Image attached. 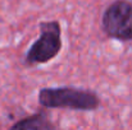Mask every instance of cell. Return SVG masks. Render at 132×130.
<instances>
[{"label": "cell", "instance_id": "6da1fadb", "mask_svg": "<svg viewBox=\"0 0 132 130\" xmlns=\"http://www.w3.org/2000/svg\"><path fill=\"white\" fill-rule=\"evenodd\" d=\"M37 99L44 108H69L75 111H95L101 105L96 92L71 86L41 88Z\"/></svg>", "mask_w": 132, "mask_h": 130}, {"label": "cell", "instance_id": "7a4b0ae2", "mask_svg": "<svg viewBox=\"0 0 132 130\" xmlns=\"http://www.w3.org/2000/svg\"><path fill=\"white\" fill-rule=\"evenodd\" d=\"M39 38L30 46L24 55L28 66L41 65L55 59L62 50V26L58 21H43L39 24Z\"/></svg>", "mask_w": 132, "mask_h": 130}, {"label": "cell", "instance_id": "3957f363", "mask_svg": "<svg viewBox=\"0 0 132 130\" xmlns=\"http://www.w3.org/2000/svg\"><path fill=\"white\" fill-rule=\"evenodd\" d=\"M103 32L117 41H132V1L114 0L101 17Z\"/></svg>", "mask_w": 132, "mask_h": 130}, {"label": "cell", "instance_id": "277c9868", "mask_svg": "<svg viewBox=\"0 0 132 130\" xmlns=\"http://www.w3.org/2000/svg\"><path fill=\"white\" fill-rule=\"evenodd\" d=\"M9 130H60L55 123H53L46 111H39L30 116L22 117L15 121Z\"/></svg>", "mask_w": 132, "mask_h": 130}]
</instances>
